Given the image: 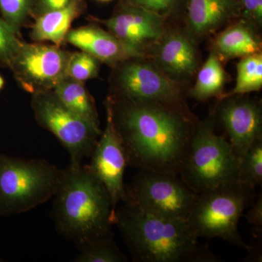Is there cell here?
Here are the masks:
<instances>
[{"mask_svg":"<svg viewBox=\"0 0 262 262\" xmlns=\"http://www.w3.org/2000/svg\"><path fill=\"white\" fill-rule=\"evenodd\" d=\"M106 102L128 166L180 175L200 122L184 103L134 102L115 97Z\"/></svg>","mask_w":262,"mask_h":262,"instance_id":"obj_1","label":"cell"},{"mask_svg":"<svg viewBox=\"0 0 262 262\" xmlns=\"http://www.w3.org/2000/svg\"><path fill=\"white\" fill-rule=\"evenodd\" d=\"M115 225L136 262H216L207 245L199 246L187 220L144 211L128 201L115 212Z\"/></svg>","mask_w":262,"mask_h":262,"instance_id":"obj_2","label":"cell"},{"mask_svg":"<svg viewBox=\"0 0 262 262\" xmlns=\"http://www.w3.org/2000/svg\"><path fill=\"white\" fill-rule=\"evenodd\" d=\"M54 196L53 215L57 231L77 248L113 232L115 212L111 198L88 165H70L63 170Z\"/></svg>","mask_w":262,"mask_h":262,"instance_id":"obj_3","label":"cell"},{"mask_svg":"<svg viewBox=\"0 0 262 262\" xmlns=\"http://www.w3.org/2000/svg\"><path fill=\"white\" fill-rule=\"evenodd\" d=\"M63 173L46 160L0 155V215L20 214L49 201Z\"/></svg>","mask_w":262,"mask_h":262,"instance_id":"obj_4","label":"cell"},{"mask_svg":"<svg viewBox=\"0 0 262 262\" xmlns=\"http://www.w3.org/2000/svg\"><path fill=\"white\" fill-rule=\"evenodd\" d=\"M255 200V188L237 181L198 193L187 220L198 238L223 239L248 251L237 225Z\"/></svg>","mask_w":262,"mask_h":262,"instance_id":"obj_5","label":"cell"},{"mask_svg":"<svg viewBox=\"0 0 262 262\" xmlns=\"http://www.w3.org/2000/svg\"><path fill=\"white\" fill-rule=\"evenodd\" d=\"M214 114L199 122L180 177L196 193L237 182L239 160L229 141L215 132Z\"/></svg>","mask_w":262,"mask_h":262,"instance_id":"obj_6","label":"cell"},{"mask_svg":"<svg viewBox=\"0 0 262 262\" xmlns=\"http://www.w3.org/2000/svg\"><path fill=\"white\" fill-rule=\"evenodd\" d=\"M32 95V106L38 124L64 146L70 155V165H82V160L92 155L101 129L69 110L53 91Z\"/></svg>","mask_w":262,"mask_h":262,"instance_id":"obj_7","label":"cell"},{"mask_svg":"<svg viewBox=\"0 0 262 262\" xmlns=\"http://www.w3.org/2000/svg\"><path fill=\"white\" fill-rule=\"evenodd\" d=\"M125 190V201L153 214L178 220H187L198 196L179 174L144 169L134 176Z\"/></svg>","mask_w":262,"mask_h":262,"instance_id":"obj_8","label":"cell"},{"mask_svg":"<svg viewBox=\"0 0 262 262\" xmlns=\"http://www.w3.org/2000/svg\"><path fill=\"white\" fill-rule=\"evenodd\" d=\"M70 56L55 45L22 42L8 67L20 85L34 94L53 91L68 77Z\"/></svg>","mask_w":262,"mask_h":262,"instance_id":"obj_9","label":"cell"},{"mask_svg":"<svg viewBox=\"0 0 262 262\" xmlns=\"http://www.w3.org/2000/svg\"><path fill=\"white\" fill-rule=\"evenodd\" d=\"M117 65L115 98L134 102L184 103L182 86L154 63L134 58Z\"/></svg>","mask_w":262,"mask_h":262,"instance_id":"obj_10","label":"cell"},{"mask_svg":"<svg viewBox=\"0 0 262 262\" xmlns=\"http://www.w3.org/2000/svg\"><path fill=\"white\" fill-rule=\"evenodd\" d=\"M106 123L88 165L96 175L111 198L114 211L120 202L125 201L126 190L124 184V174L127 165L126 154L121 138L114 123L110 105L106 101Z\"/></svg>","mask_w":262,"mask_h":262,"instance_id":"obj_11","label":"cell"},{"mask_svg":"<svg viewBox=\"0 0 262 262\" xmlns=\"http://www.w3.org/2000/svg\"><path fill=\"white\" fill-rule=\"evenodd\" d=\"M165 20L161 15L125 0L104 24L108 32L143 58L166 32Z\"/></svg>","mask_w":262,"mask_h":262,"instance_id":"obj_12","label":"cell"},{"mask_svg":"<svg viewBox=\"0 0 262 262\" xmlns=\"http://www.w3.org/2000/svg\"><path fill=\"white\" fill-rule=\"evenodd\" d=\"M214 114L228 136L239 160L258 138L262 137L261 103L253 98L234 96L222 98Z\"/></svg>","mask_w":262,"mask_h":262,"instance_id":"obj_13","label":"cell"},{"mask_svg":"<svg viewBox=\"0 0 262 262\" xmlns=\"http://www.w3.org/2000/svg\"><path fill=\"white\" fill-rule=\"evenodd\" d=\"M152 48L154 64L174 80L192 77L198 70L199 58L194 41L182 32H165Z\"/></svg>","mask_w":262,"mask_h":262,"instance_id":"obj_14","label":"cell"},{"mask_svg":"<svg viewBox=\"0 0 262 262\" xmlns=\"http://www.w3.org/2000/svg\"><path fill=\"white\" fill-rule=\"evenodd\" d=\"M187 35L208 37L242 15L237 0H185Z\"/></svg>","mask_w":262,"mask_h":262,"instance_id":"obj_15","label":"cell"},{"mask_svg":"<svg viewBox=\"0 0 262 262\" xmlns=\"http://www.w3.org/2000/svg\"><path fill=\"white\" fill-rule=\"evenodd\" d=\"M65 41L108 64L117 65L130 58H141L112 33L94 26L69 31Z\"/></svg>","mask_w":262,"mask_h":262,"instance_id":"obj_16","label":"cell"},{"mask_svg":"<svg viewBox=\"0 0 262 262\" xmlns=\"http://www.w3.org/2000/svg\"><path fill=\"white\" fill-rule=\"evenodd\" d=\"M83 10V0H71L61 9L53 10L36 17L33 24L32 38L37 42H51L61 46L71 26Z\"/></svg>","mask_w":262,"mask_h":262,"instance_id":"obj_17","label":"cell"},{"mask_svg":"<svg viewBox=\"0 0 262 262\" xmlns=\"http://www.w3.org/2000/svg\"><path fill=\"white\" fill-rule=\"evenodd\" d=\"M254 25L243 18L221 32L213 42V52L220 58H244L261 51V41Z\"/></svg>","mask_w":262,"mask_h":262,"instance_id":"obj_18","label":"cell"},{"mask_svg":"<svg viewBox=\"0 0 262 262\" xmlns=\"http://www.w3.org/2000/svg\"><path fill=\"white\" fill-rule=\"evenodd\" d=\"M53 92L69 110L100 128L96 105L83 82L67 77L57 84Z\"/></svg>","mask_w":262,"mask_h":262,"instance_id":"obj_19","label":"cell"},{"mask_svg":"<svg viewBox=\"0 0 262 262\" xmlns=\"http://www.w3.org/2000/svg\"><path fill=\"white\" fill-rule=\"evenodd\" d=\"M227 74L220 57L212 52L199 72L189 96L199 101L222 97L227 81Z\"/></svg>","mask_w":262,"mask_h":262,"instance_id":"obj_20","label":"cell"},{"mask_svg":"<svg viewBox=\"0 0 262 262\" xmlns=\"http://www.w3.org/2000/svg\"><path fill=\"white\" fill-rule=\"evenodd\" d=\"M237 72L235 87L229 94H224L220 100L260 91L262 87L261 52L241 58V61L237 63Z\"/></svg>","mask_w":262,"mask_h":262,"instance_id":"obj_21","label":"cell"},{"mask_svg":"<svg viewBox=\"0 0 262 262\" xmlns=\"http://www.w3.org/2000/svg\"><path fill=\"white\" fill-rule=\"evenodd\" d=\"M76 262H126L127 258L117 247L113 232L96 237L80 248Z\"/></svg>","mask_w":262,"mask_h":262,"instance_id":"obj_22","label":"cell"},{"mask_svg":"<svg viewBox=\"0 0 262 262\" xmlns=\"http://www.w3.org/2000/svg\"><path fill=\"white\" fill-rule=\"evenodd\" d=\"M238 181L252 187H261L262 137L256 139L239 160Z\"/></svg>","mask_w":262,"mask_h":262,"instance_id":"obj_23","label":"cell"},{"mask_svg":"<svg viewBox=\"0 0 262 262\" xmlns=\"http://www.w3.org/2000/svg\"><path fill=\"white\" fill-rule=\"evenodd\" d=\"M99 61L85 52L71 53L67 76L79 82L96 78L99 72Z\"/></svg>","mask_w":262,"mask_h":262,"instance_id":"obj_24","label":"cell"},{"mask_svg":"<svg viewBox=\"0 0 262 262\" xmlns=\"http://www.w3.org/2000/svg\"><path fill=\"white\" fill-rule=\"evenodd\" d=\"M34 3V0H0V14L18 35Z\"/></svg>","mask_w":262,"mask_h":262,"instance_id":"obj_25","label":"cell"},{"mask_svg":"<svg viewBox=\"0 0 262 262\" xmlns=\"http://www.w3.org/2000/svg\"><path fill=\"white\" fill-rule=\"evenodd\" d=\"M0 14V65L9 67L21 42Z\"/></svg>","mask_w":262,"mask_h":262,"instance_id":"obj_26","label":"cell"},{"mask_svg":"<svg viewBox=\"0 0 262 262\" xmlns=\"http://www.w3.org/2000/svg\"><path fill=\"white\" fill-rule=\"evenodd\" d=\"M130 4L140 7L167 18L179 9L185 0H126Z\"/></svg>","mask_w":262,"mask_h":262,"instance_id":"obj_27","label":"cell"},{"mask_svg":"<svg viewBox=\"0 0 262 262\" xmlns=\"http://www.w3.org/2000/svg\"><path fill=\"white\" fill-rule=\"evenodd\" d=\"M241 6L243 18L253 25L262 24V0H237Z\"/></svg>","mask_w":262,"mask_h":262,"instance_id":"obj_28","label":"cell"},{"mask_svg":"<svg viewBox=\"0 0 262 262\" xmlns=\"http://www.w3.org/2000/svg\"><path fill=\"white\" fill-rule=\"evenodd\" d=\"M251 209L248 211L245 218L248 221L250 225L254 227L255 234L258 238L261 237L262 234V194L258 196L257 199L255 200Z\"/></svg>","mask_w":262,"mask_h":262,"instance_id":"obj_29","label":"cell"},{"mask_svg":"<svg viewBox=\"0 0 262 262\" xmlns=\"http://www.w3.org/2000/svg\"><path fill=\"white\" fill-rule=\"evenodd\" d=\"M70 1L71 0H34L31 13L37 17L43 13L64 8L69 5Z\"/></svg>","mask_w":262,"mask_h":262,"instance_id":"obj_30","label":"cell"},{"mask_svg":"<svg viewBox=\"0 0 262 262\" xmlns=\"http://www.w3.org/2000/svg\"><path fill=\"white\" fill-rule=\"evenodd\" d=\"M5 85V80L1 75H0V91L3 89Z\"/></svg>","mask_w":262,"mask_h":262,"instance_id":"obj_31","label":"cell"},{"mask_svg":"<svg viewBox=\"0 0 262 262\" xmlns=\"http://www.w3.org/2000/svg\"><path fill=\"white\" fill-rule=\"evenodd\" d=\"M98 1H101V2H108V1H112V0H98Z\"/></svg>","mask_w":262,"mask_h":262,"instance_id":"obj_32","label":"cell"},{"mask_svg":"<svg viewBox=\"0 0 262 262\" xmlns=\"http://www.w3.org/2000/svg\"><path fill=\"white\" fill-rule=\"evenodd\" d=\"M2 261L1 258H0V261Z\"/></svg>","mask_w":262,"mask_h":262,"instance_id":"obj_33","label":"cell"}]
</instances>
